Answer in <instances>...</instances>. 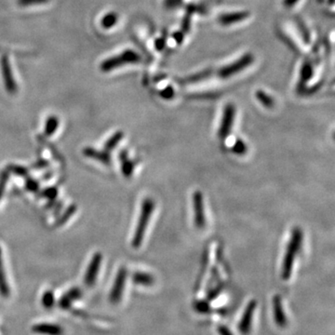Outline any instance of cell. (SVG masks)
I'll return each mask as SVG.
<instances>
[{
    "label": "cell",
    "mask_w": 335,
    "mask_h": 335,
    "mask_svg": "<svg viewBox=\"0 0 335 335\" xmlns=\"http://www.w3.org/2000/svg\"><path fill=\"white\" fill-rule=\"evenodd\" d=\"M118 16L116 12H108L101 20V26L105 30L114 27L117 23Z\"/></svg>",
    "instance_id": "e0dca14e"
},
{
    "label": "cell",
    "mask_w": 335,
    "mask_h": 335,
    "mask_svg": "<svg viewBox=\"0 0 335 335\" xmlns=\"http://www.w3.org/2000/svg\"><path fill=\"white\" fill-rule=\"evenodd\" d=\"M81 295H82V292H81L80 289L78 288H73L63 295V297L59 301V306L64 310H67L71 307L72 303L74 301L79 299Z\"/></svg>",
    "instance_id": "7c38bea8"
},
{
    "label": "cell",
    "mask_w": 335,
    "mask_h": 335,
    "mask_svg": "<svg viewBox=\"0 0 335 335\" xmlns=\"http://www.w3.org/2000/svg\"><path fill=\"white\" fill-rule=\"evenodd\" d=\"M124 134L122 132H117V133H115L111 138L106 142V144L104 145V148H105V151L108 152V151L113 150L116 145L119 144V142L121 141L122 138H123Z\"/></svg>",
    "instance_id": "ffe728a7"
},
{
    "label": "cell",
    "mask_w": 335,
    "mask_h": 335,
    "mask_svg": "<svg viewBox=\"0 0 335 335\" xmlns=\"http://www.w3.org/2000/svg\"><path fill=\"white\" fill-rule=\"evenodd\" d=\"M50 0H18V5L21 7L34 6L48 3Z\"/></svg>",
    "instance_id": "d4e9b609"
},
{
    "label": "cell",
    "mask_w": 335,
    "mask_h": 335,
    "mask_svg": "<svg viewBox=\"0 0 335 335\" xmlns=\"http://www.w3.org/2000/svg\"><path fill=\"white\" fill-rule=\"evenodd\" d=\"M127 276L128 271L125 267H121L117 272L115 282L110 291V303L116 305L121 301L122 295H123L124 289H125V282L127 279Z\"/></svg>",
    "instance_id": "5b68a950"
},
{
    "label": "cell",
    "mask_w": 335,
    "mask_h": 335,
    "mask_svg": "<svg viewBox=\"0 0 335 335\" xmlns=\"http://www.w3.org/2000/svg\"><path fill=\"white\" fill-rule=\"evenodd\" d=\"M196 309H197L198 312H208V310H210V306H208L207 303H205V302H203V301H199L198 303L196 304Z\"/></svg>",
    "instance_id": "484cf974"
},
{
    "label": "cell",
    "mask_w": 335,
    "mask_h": 335,
    "mask_svg": "<svg viewBox=\"0 0 335 335\" xmlns=\"http://www.w3.org/2000/svg\"><path fill=\"white\" fill-rule=\"evenodd\" d=\"M245 17H246L245 13H236V14H232V15L223 16L221 19V22H222V23L227 24V23H231V22H234V21L242 20Z\"/></svg>",
    "instance_id": "cb8c5ba5"
},
{
    "label": "cell",
    "mask_w": 335,
    "mask_h": 335,
    "mask_svg": "<svg viewBox=\"0 0 335 335\" xmlns=\"http://www.w3.org/2000/svg\"><path fill=\"white\" fill-rule=\"evenodd\" d=\"M250 60H252V59H250L249 56L244 57V58L241 59L239 62H237L236 64H233L232 67L231 66H228V67H226L225 69L222 70V71H221V75H222V76H225V77L228 76V75H231V74H233V73L237 72V71H239V70L244 68L245 65H247V64L250 63Z\"/></svg>",
    "instance_id": "9a60e30c"
},
{
    "label": "cell",
    "mask_w": 335,
    "mask_h": 335,
    "mask_svg": "<svg viewBox=\"0 0 335 335\" xmlns=\"http://www.w3.org/2000/svg\"><path fill=\"white\" fill-rule=\"evenodd\" d=\"M1 256H2V254H1V248H0V295H2L3 297H9L11 290H10V287L7 281L5 272L3 270Z\"/></svg>",
    "instance_id": "2e32d148"
},
{
    "label": "cell",
    "mask_w": 335,
    "mask_h": 335,
    "mask_svg": "<svg viewBox=\"0 0 335 335\" xmlns=\"http://www.w3.org/2000/svg\"><path fill=\"white\" fill-rule=\"evenodd\" d=\"M232 151L237 155H244L247 152V145L242 140L237 139L232 146Z\"/></svg>",
    "instance_id": "603a6c76"
},
{
    "label": "cell",
    "mask_w": 335,
    "mask_h": 335,
    "mask_svg": "<svg viewBox=\"0 0 335 335\" xmlns=\"http://www.w3.org/2000/svg\"><path fill=\"white\" fill-rule=\"evenodd\" d=\"M303 231L300 227H295L291 232L286 254L284 256L283 264L281 268V278L283 280H288L291 277L294 265H295L296 255L299 253L302 243H303Z\"/></svg>",
    "instance_id": "6da1fadb"
},
{
    "label": "cell",
    "mask_w": 335,
    "mask_h": 335,
    "mask_svg": "<svg viewBox=\"0 0 335 335\" xmlns=\"http://www.w3.org/2000/svg\"><path fill=\"white\" fill-rule=\"evenodd\" d=\"M102 264V255L100 253H96L93 255L90 265L88 266L87 271L85 274V284L88 287H93L96 282V279L98 277L100 267Z\"/></svg>",
    "instance_id": "30bf717a"
},
{
    "label": "cell",
    "mask_w": 335,
    "mask_h": 335,
    "mask_svg": "<svg viewBox=\"0 0 335 335\" xmlns=\"http://www.w3.org/2000/svg\"><path fill=\"white\" fill-rule=\"evenodd\" d=\"M41 303H42L43 307H45L46 309H51L54 306L55 296H54V294L52 292V290H47L46 292L43 294Z\"/></svg>",
    "instance_id": "44dd1931"
},
{
    "label": "cell",
    "mask_w": 335,
    "mask_h": 335,
    "mask_svg": "<svg viewBox=\"0 0 335 335\" xmlns=\"http://www.w3.org/2000/svg\"><path fill=\"white\" fill-rule=\"evenodd\" d=\"M27 187H28V189L31 191H34L35 189H36L37 187H38V184H36L35 182H34V181H32V180H30L29 182L27 183Z\"/></svg>",
    "instance_id": "83f0119b"
},
{
    "label": "cell",
    "mask_w": 335,
    "mask_h": 335,
    "mask_svg": "<svg viewBox=\"0 0 335 335\" xmlns=\"http://www.w3.org/2000/svg\"><path fill=\"white\" fill-rule=\"evenodd\" d=\"M120 159L122 162V173L125 177H130L133 174L134 165L133 162L128 158V153L126 151H122Z\"/></svg>",
    "instance_id": "ac0fdd59"
},
{
    "label": "cell",
    "mask_w": 335,
    "mask_h": 335,
    "mask_svg": "<svg viewBox=\"0 0 335 335\" xmlns=\"http://www.w3.org/2000/svg\"><path fill=\"white\" fill-rule=\"evenodd\" d=\"M272 310L275 323L279 328H285L288 325V318L284 310L283 304L279 295H275L272 300Z\"/></svg>",
    "instance_id": "9c48e42d"
},
{
    "label": "cell",
    "mask_w": 335,
    "mask_h": 335,
    "mask_svg": "<svg viewBox=\"0 0 335 335\" xmlns=\"http://www.w3.org/2000/svg\"><path fill=\"white\" fill-rule=\"evenodd\" d=\"M84 154L88 157L98 160L99 162H102L105 165H109L111 163V157H110L108 152H106V151L103 152V151L94 150L93 148H86L84 150Z\"/></svg>",
    "instance_id": "5bb4252c"
},
{
    "label": "cell",
    "mask_w": 335,
    "mask_h": 335,
    "mask_svg": "<svg viewBox=\"0 0 335 335\" xmlns=\"http://www.w3.org/2000/svg\"><path fill=\"white\" fill-rule=\"evenodd\" d=\"M219 335H234L231 329H229L226 325H221L217 329Z\"/></svg>",
    "instance_id": "4316f807"
},
{
    "label": "cell",
    "mask_w": 335,
    "mask_h": 335,
    "mask_svg": "<svg viewBox=\"0 0 335 335\" xmlns=\"http://www.w3.org/2000/svg\"><path fill=\"white\" fill-rule=\"evenodd\" d=\"M257 308V302L252 300L248 302V305L243 311L242 316L237 325V329L241 335H249L253 329V322L255 317V311Z\"/></svg>",
    "instance_id": "277c9868"
},
{
    "label": "cell",
    "mask_w": 335,
    "mask_h": 335,
    "mask_svg": "<svg viewBox=\"0 0 335 335\" xmlns=\"http://www.w3.org/2000/svg\"><path fill=\"white\" fill-rule=\"evenodd\" d=\"M256 98L266 108H272L274 106V100L266 93L259 91L256 93Z\"/></svg>",
    "instance_id": "7402d4cb"
},
{
    "label": "cell",
    "mask_w": 335,
    "mask_h": 335,
    "mask_svg": "<svg viewBox=\"0 0 335 335\" xmlns=\"http://www.w3.org/2000/svg\"><path fill=\"white\" fill-rule=\"evenodd\" d=\"M1 72L7 92L11 94L17 93V84L12 75V66L9 61V57L3 56L1 59Z\"/></svg>",
    "instance_id": "52a82bcc"
},
{
    "label": "cell",
    "mask_w": 335,
    "mask_h": 335,
    "mask_svg": "<svg viewBox=\"0 0 335 335\" xmlns=\"http://www.w3.org/2000/svg\"><path fill=\"white\" fill-rule=\"evenodd\" d=\"M235 114H236V110H235L234 105L227 104L224 110V115H223V118H222L221 125H220L219 132H218L220 138L226 139L229 135V133L231 132L233 123H234Z\"/></svg>",
    "instance_id": "ba28073f"
},
{
    "label": "cell",
    "mask_w": 335,
    "mask_h": 335,
    "mask_svg": "<svg viewBox=\"0 0 335 335\" xmlns=\"http://www.w3.org/2000/svg\"><path fill=\"white\" fill-rule=\"evenodd\" d=\"M59 118L56 116H51L48 117L45 126V134L47 136H52L53 133L57 131L59 126Z\"/></svg>",
    "instance_id": "d6986e66"
},
{
    "label": "cell",
    "mask_w": 335,
    "mask_h": 335,
    "mask_svg": "<svg viewBox=\"0 0 335 335\" xmlns=\"http://www.w3.org/2000/svg\"><path fill=\"white\" fill-rule=\"evenodd\" d=\"M32 330L40 335H64V330L58 324L41 322L33 326Z\"/></svg>",
    "instance_id": "8fae6325"
},
{
    "label": "cell",
    "mask_w": 335,
    "mask_h": 335,
    "mask_svg": "<svg viewBox=\"0 0 335 335\" xmlns=\"http://www.w3.org/2000/svg\"><path fill=\"white\" fill-rule=\"evenodd\" d=\"M155 210V202L152 198H145L141 206V213L139 217L137 226L135 229V233L133 235L132 246L134 248L141 247L142 243L144 241L145 232L148 226V223L151 219V216Z\"/></svg>",
    "instance_id": "7a4b0ae2"
},
{
    "label": "cell",
    "mask_w": 335,
    "mask_h": 335,
    "mask_svg": "<svg viewBox=\"0 0 335 335\" xmlns=\"http://www.w3.org/2000/svg\"><path fill=\"white\" fill-rule=\"evenodd\" d=\"M193 208L195 214V226L198 229H202L206 226V216H205V207H204V198L202 193L200 191H196L193 194Z\"/></svg>",
    "instance_id": "8992f818"
},
{
    "label": "cell",
    "mask_w": 335,
    "mask_h": 335,
    "mask_svg": "<svg viewBox=\"0 0 335 335\" xmlns=\"http://www.w3.org/2000/svg\"><path fill=\"white\" fill-rule=\"evenodd\" d=\"M140 61H141V57L138 53L133 52L132 50H128V51L122 52L121 54H119V55L106 59L101 64L100 68L103 72H110V71H113V70L120 67L122 65L136 64Z\"/></svg>",
    "instance_id": "3957f363"
},
{
    "label": "cell",
    "mask_w": 335,
    "mask_h": 335,
    "mask_svg": "<svg viewBox=\"0 0 335 335\" xmlns=\"http://www.w3.org/2000/svg\"><path fill=\"white\" fill-rule=\"evenodd\" d=\"M295 1H297V0H286V4L292 5V4H295Z\"/></svg>",
    "instance_id": "f1b7e54d"
},
{
    "label": "cell",
    "mask_w": 335,
    "mask_h": 335,
    "mask_svg": "<svg viewBox=\"0 0 335 335\" xmlns=\"http://www.w3.org/2000/svg\"><path fill=\"white\" fill-rule=\"evenodd\" d=\"M133 283L144 287H151L155 284L154 277L145 272H136L133 275Z\"/></svg>",
    "instance_id": "4fadbf2b"
}]
</instances>
